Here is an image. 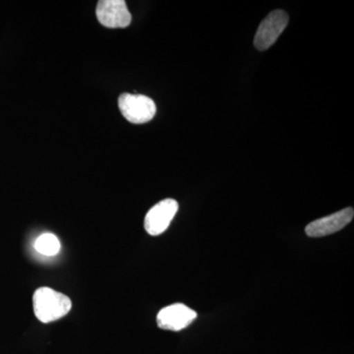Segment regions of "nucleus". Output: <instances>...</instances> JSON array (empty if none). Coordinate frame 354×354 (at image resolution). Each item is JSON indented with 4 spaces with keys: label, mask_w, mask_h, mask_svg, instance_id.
<instances>
[{
    "label": "nucleus",
    "mask_w": 354,
    "mask_h": 354,
    "mask_svg": "<svg viewBox=\"0 0 354 354\" xmlns=\"http://www.w3.org/2000/svg\"><path fill=\"white\" fill-rule=\"evenodd\" d=\"M72 302L64 293L50 288H39L32 295V308L39 322L48 324L59 320L71 310Z\"/></svg>",
    "instance_id": "nucleus-1"
},
{
    "label": "nucleus",
    "mask_w": 354,
    "mask_h": 354,
    "mask_svg": "<svg viewBox=\"0 0 354 354\" xmlns=\"http://www.w3.org/2000/svg\"><path fill=\"white\" fill-rule=\"evenodd\" d=\"M118 106L125 120L134 124H143L155 118L157 106L151 97L125 93L118 99Z\"/></svg>",
    "instance_id": "nucleus-2"
},
{
    "label": "nucleus",
    "mask_w": 354,
    "mask_h": 354,
    "mask_svg": "<svg viewBox=\"0 0 354 354\" xmlns=\"http://www.w3.org/2000/svg\"><path fill=\"white\" fill-rule=\"evenodd\" d=\"M288 24V15L286 11L274 10L261 23L254 39L257 50H266L276 43Z\"/></svg>",
    "instance_id": "nucleus-3"
},
{
    "label": "nucleus",
    "mask_w": 354,
    "mask_h": 354,
    "mask_svg": "<svg viewBox=\"0 0 354 354\" xmlns=\"http://www.w3.org/2000/svg\"><path fill=\"white\" fill-rule=\"evenodd\" d=\"M178 211V203L174 199L158 202L147 213L144 227L153 236L164 234Z\"/></svg>",
    "instance_id": "nucleus-4"
},
{
    "label": "nucleus",
    "mask_w": 354,
    "mask_h": 354,
    "mask_svg": "<svg viewBox=\"0 0 354 354\" xmlns=\"http://www.w3.org/2000/svg\"><path fill=\"white\" fill-rule=\"evenodd\" d=\"M95 15L106 28H127L131 24V13L124 0H101L97 2Z\"/></svg>",
    "instance_id": "nucleus-5"
},
{
    "label": "nucleus",
    "mask_w": 354,
    "mask_h": 354,
    "mask_svg": "<svg viewBox=\"0 0 354 354\" xmlns=\"http://www.w3.org/2000/svg\"><path fill=\"white\" fill-rule=\"evenodd\" d=\"M197 313L183 304H176L165 307L158 312L157 323L162 330L178 332L185 329L196 319Z\"/></svg>",
    "instance_id": "nucleus-6"
},
{
    "label": "nucleus",
    "mask_w": 354,
    "mask_h": 354,
    "mask_svg": "<svg viewBox=\"0 0 354 354\" xmlns=\"http://www.w3.org/2000/svg\"><path fill=\"white\" fill-rule=\"evenodd\" d=\"M354 211L353 208H346L337 212L333 215L319 218L310 223L305 228V232L309 237H323L339 232L353 221Z\"/></svg>",
    "instance_id": "nucleus-7"
},
{
    "label": "nucleus",
    "mask_w": 354,
    "mask_h": 354,
    "mask_svg": "<svg viewBox=\"0 0 354 354\" xmlns=\"http://www.w3.org/2000/svg\"><path fill=\"white\" fill-rule=\"evenodd\" d=\"M60 241L57 235L44 234L39 235L35 242V249L44 256H55L60 251Z\"/></svg>",
    "instance_id": "nucleus-8"
}]
</instances>
